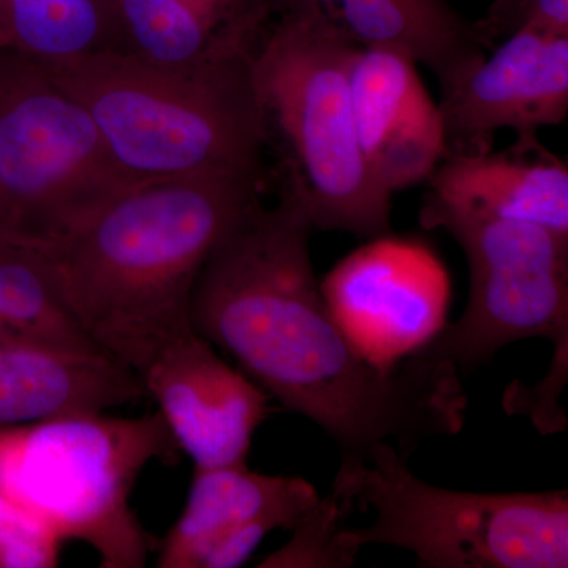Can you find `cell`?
I'll return each instance as SVG.
<instances>
[{"instance_id":"cell-1","label":"cell","mask_w":568,"mask_h":568,"mask_svg":"<svg viewBox=\"0 0 568 568\" xmlns=\"http://www.w3.org/2000/svg\"><path fill=\"white\" fill-rule=\"evenodd\" d=\"M313 226L293 197L254 205L209 254L190 298V324L231 355L284 409L331 436L339 467L376 444L407 458L425 439L465 425L467 395L452 362L410 355L377 366L325 304L310 253Z\"/></svg>"},{"instance_id":"cell-2","label":"cell","mask_w":568,"mask_h":568,"mask_svg":"<svg viewBox=\"0 0 568 568\" xmlns=\"http://www.w3.org/2000/svg\"><path fill=\"white\" fill-rule=\"evenodd\" d=\"M265 175L203 171L138 183L43 257L67 308L136 375L193 331L190 298L209 254L261 203Z\"/></svg>"},{"instance_id":"cell-3","label":"cell","mask_w":568,"mask_h":568,"mask_svg":"<svg viewBox=\"0 0 568 568\" xmlns=\"http://www.w3.org/2000/svg\"><path fill=\"white\" fill-rule=\"evenodd\" d=\"M36 61L85 108L115 162L136 181L203 171L265 175L250 54L193 67L111 51Z\"/></svg>"},{"instance_id":"cell-4","label":"cell","mask_w":568,"mask_h":568,"mask_svg":"<svg viewBox=\"0 0 568 568\" xmlns=\"http://www.w3.org/2000/svg\"><path fill=\"white\" fill-rule=\"evenodd\" d=\"M357 47L313 14L280 13L250 63L265 148L275 149L280 193L313 230L390 234L392 194L366 163L355 129L351 69Z\"/></svg>"},{"instance_id":"cell-5","label":"cell","mask_w":568,"mask_h":568,"mask_svg":"<svg viewBox=\"0 0 568 568\" xmlns=\"http://www.w3.org/2000/svg\"><path fill=\"white\" fill-rule=\"evenodd\" d=\"M392 444L339 467L332 495L347 514L372 510V525L343 528L361 552L388 545L425 568H567L568 491L470 493L418 478Z\"/></svg>"},{"instance_id":"cell-6","label":"cell","mask_w":568,"mask_h":568,"mask_svg":"<svg viewBox=\"0 0 568 568\" xmlns=\"http://www.w3.org/2000/svg\"><path fill=\"white\" fill-rule=\"evenodd\" d=\"M179 448L162 414H71L0 429V489L62 541H84L103 568H141L152 537L130 506L152 462L173 463Z\"/></svg>"},{"instance_id":"cell-7","label":"cell","mask_w":568,"mask_h":568,"mask_svg":"<svg viewBox=\"0 0 568 568\" xmlns=\"http://www.w3.org/2000/svg\"><path fill=\"white\" fill-rule=\"evenodd\" d=\"M140 181L125 173L85 108L36 59L0 48V235L44 250L92 222Z\"/></svg>"},{"instance_id":"cell-8","label":"cell","mask_w":568,"mask_h":568,"mask_svg":"<svg viewBox=\"0 0 568 568\" xmlns=\"http://www.w3.org/2000/svg\"><path fill=\"white\" fill-rule=\"evenodd\" d=\"M422 226L443 227L466 254L469 302L417 354L469 373L519 339L551 342L548 375L537 384L559 399L568 377V237L538 224L422 207Z\"/></svg>"},{"instance_id":"cell-9","label":"cell","mask_w":568,"mask_h":568,"mask_svg":"<svg viewBox=\"0 0 568 568\" xmlns=\"http://www.w3.org/2000/svg\"><path fill=\"white\" fill-rule=\"evenodd\" d=\"M321 291L347 338L377 366L420 353L446 325L450 301L436 254L424 242L390 234L339 261Z\"/></svg>"},{"instance_id":"cell-10","label":"cell","mask_w":568,"mask_h":568,"mask_svg":"<svg viewBox=\"0 0 568 568\" xmlns=\"http://www.w3.org/2000/svg\"><path fill=\"white\" fill-rule=\"evenodd\" d=\"M439 84L447 153L489 151L497 130L558 125L568 112V36L519 24L491 54H470Z\"/></svg>"},{"instance_id":"cell-11","label":"cell","mask_w":568,"mask_h":568,"mask_svg":"<svg viewBox=\"0 0 568 568\" xmlns=\"http://www.w3.org/2000/svg\"><path fill=\"white\" fill-rule=\"evenodd\" d=\"M138 376L194 469L246 465L254 433L271 416V396L207 339L186 332Z\"/></svg>"},{"instance_id":"cell-12","label":"cell","mask_w":568,"mask_h":568,"mask_svg":"<svg viewBox=\"0 0 568 568\" xmlns=\"http://www.w3.org/2000/svg\"><path fill=\"white\" fill-rule=\"evenodd\" d=\"M351 97L358 142L377 182L394 194L428 181L446 159L447 140L417 62L394 48H357Z\"/></svg>"},{"instance_id":"cell-13","label":"cell","mask_w":568,"mask_h":568,"mask_svg":"<svg viewBox=\"0 0 568 568\" xmlns=\"http://www.w3.org/2000/svg\"><path fill=\"white\" fill-rule=\"evenodd\" d=\"M104 50L168 67L252 54L272 0H97Z\"/></svg>"},{"instance_id":"cell-14","label":"cell","mask_w":568,"mask_h":568,"mask_svg":"<svg viewBox=\"0 0 568 568\" xmlns=\"http://www.w3.org/2000/svg\"><path fill=\"white\" fill-rule=\"evenodd\" d=\"M424 207L538 224L568 237V168L536 132L499 152L447 153Z\"/></svg>"},{"instance_id":"cell-15","label":"cell","mask_w":568,"mask_h":568,"mask_svg":"<svg viewBox=\"0 0 568 568\" xmlns=\"http://www.w3.org/2000/svg\"><path fill=\"white\" fill-rule=\"evenodd\" d=\"M144 396L140 376L106 351L0 342V429L104 413Z\"/></svg>"},{"instance_id":"cell-16","label":"cell","mask_w":568,"mask_h":568,"mask_svg":"<svg viewBox=\"0 0 568 568\" xmlns=\"http://www.w3.org/2000/svg\"><path fill=\"white\" fill-rule=\"evenodd\" d=\"M320 500L301 477L265 476L246 465L194 469L181 517L160 545L156 567L200 568L204 552L219 538L260 519L293 529Z\"/></svg>"},{"instance_id":"cell-17","label":"cell","mask_w":568,"mask_h":568,"mask_svg":"<svg viewBox=\"0 0 568 568\" xmlns=\"http://www.w3.org/2000/svg\"><path fill=\"white\" fill-rule=\"evenodd\" d=\"M274 13L313 14L357 48H394L437 80L480 50V41L446 0H272Z\"/></svg>"},{"instance_id":"cell-18","label":"cell","mask_w":568,"mask_h":568,"mask_svg":"<svg viewBox=\"0 0 568 568\" xmlns=\"http://www.w3.org/2000/svg\"><path fill=\"white\" fill-rule=\"evenodd\" d=\"M0 43L33 59L104 50L97 0H0Z\"/></svg>"},{"instance_id":"cell-19","label":"cell","mask_w":568,"mask_h":568,"mask_svg":"<svg viewBox=\"0 0 568 568\" xmlns=\"http://www.w3.org/2000/svg\"><path fill=\"white\" fill-rule=\"evenodd\" d=\"M334 495L317 500L295 523L294 534L284 547L260 564L261 568H346L353 566L357 552L343 544L339 534L347 517Z\"/></svg>"},{"instance_id":"cell-20","label":"cell","mask_w":568,"mask_h":568,"mask_svg":"<svg viewBox=\"0 0 568 568\" xmlns=\"http://www.w3.org/2000/svg\"><path fill=\"white\" fill-rule=\"evenodd\" d=\"M62 538L0 489V568H54Z\"/></svg>"},{"instance_id":"cell-21","label":"cell","mask_w":568,"mask_h":568,"mask_svg":"<svg viewBox=\"0 0 568 568\" xmlns=\"http://www.w3.org/2000/svg\"><path fill=\"white\" fill-rule=\"evenodd\" d=\"M521 24L568 36V0H526Z\"/></svg>"},{"instance_id":"cell-22","label":"cell","mask_w":568,"mask_h":568,"mask_svg":"<svg viewBox=\"0 0 568 568\" xmlns=\"http://www.w3.org/2000/svg\"><path fill=\"white\" fill-rule=\"evenodd\" d=\"M9 338H17V336L11 335L9 328H7L6 324H3L2 320H0V342Z\"/></svg>"},{"instance_id":"cell-23","label":"cell","mask_w":568,"mask_h":568,"mask_svg":"<svg viewBox=\"0 0 568 568\" xmlns=\"http://www.w3.org/2000/svg\"><path fill=\"white\" fill-rule=\"evenodd\" d=\"M0 48H3V47H2V43H0Z\"/></svg>"}]
</instances>
